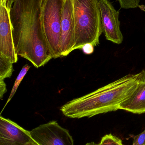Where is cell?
<instances>
[{"mask_svg":"<svg viewBox=\"0 0 145 145\" xmlns=\"http://www.w3.org/2000/svg\"><path fill=\"white\" fill-rule=\"evenodd\" d=\"M75 46V23L72 0H64L60 34L61 57L73 51Z\"/></svg>","mask_w":145,"mask_h":145,"instance_id":"ba28073f","label":"cell"},{"mask_svg":"<svg viewBox=\"0 0 145 145\" xmlns=\"http://www.w3.org/2000/svg\"><path fill=\"white\" fill-rule=\"evenodd\" d=\"M94 46L91 44H88L84 46L82 49L83 52L87 54H90L93 53L94 51Z\"/></svg>","mask_w":145,"mask_h":145,"instance_id":"2e32d148","label":"cell"},{"mask_svg":"<svg viewBox=\"0 0 145 145\" xmlns=\"http://www.w3.org/2000/svg\"><path fill=\"white\" fill-rule=\"evenodd\" d=\"M30 67L31 66L29 65L26 64L21 69V71H20V72L19 73L18 76H17V78H16V80H15L14 84L12 88V91H11V93H10V95H9V97L7 102H6V105L4 106L3 110L5 108L6 106L8 104L9 102L11 101L12 97H13L14 95L15 94V93H16L19 86L20 84L22 82L23 78H24L26 73L28 72V71L29 70Z\"/></svg>","mask_w":145,"mask_h":145,"instance_id":"7c38bea8","label":"cell"},{"mask_svg":"<svg viewBox=\"0 0 145 145\" xmlns=\"http://www.w3.org/2000/svg\"><path fill=\"white\" fill-rule=\"evenodd\" d=\"M26 145H40L39 144H37V142H36L35 140H33L32 138L31 139V140L27 143Z\"/></svg>","mask_w":145,"mask_h":145,"instance_id":"ac0fdd59","label":"cell"},{"mask_svg":"<svg viewBox=\"0 0 145 145\" xmlns=\"http://www.w3.org/2000/svg\"><path fill=\"white\" fill-rule=\"evenodd\" d=\"M101 15L103 32L108 40L117 44L123 41L120 28L119 12L116 10L109 0H98Z\"/></svg>","mask_w":145,"mask_h":145,"instance_id":"52a82bcc","label":"cell"},{"mask_svg":"<svg viewBox=\"0 0 145 145\" xmlns=\"http://www.w3.org/2000/svg\"><path fill=\"white\" fill-rule=\"evenodd\" d=\"M31 138L30 132L10 119L0 117V145H26Z\"/></svg>","mask_w":145,"mask_h":145,"instance_id":"9c48e42d","label":"cell"},{"mask_svg":"<svg viewBox=\"0 0 145 145\" xmlns=\"http://www.w3.org/2000/svg\"><path fill=\"white\" fill-rule=\"evenodd\" d=\"M14 0L0 1V53L9 58L13 63L18 61L12 33L10 12Z\"/></svg>","mask_w":145,"mask_h":145,"instance_id":"8992f818","label":"cell"},{"mask_svg":"<svg viewBox=\"0 0 145 145\" xmlns=\"http://www.w3.org/2000/svg\"><path fill=\"white\" fill-rule=\"evenodd\" d=\"M140 72L129 74L81 97L63 105L60 110L69 118H91L119 110L139 84Z\"/></svg>","mask_w":145,"mask_h":145,"instance_id":"7a4b0ae2","label":"cell"},{"mask_svg":"<svg viewBox=\"0 0 145 145\" xmlns=\"http://www.w3.org/2000/svg\"><path fill=\"white\" fill-rule=\"evenodd\" d=\"M13 64L9 58L0 53V81L11 77L14 71Z\"/></svg>","mask_w":145,"mask_h":145,"instance_id":"8fae6325","label":"cell"},{"mask_svg":"<svg viewBox=\"0 0 145 145\" xmlns=\"http://www.w3.org/2000/svg\"><path fill=\"white\" fill-rule=\"evenodd\" d=\"M121 8L124 9L139 7L140 0H117Z\"/></svg>","mask_w":145,"mask_h":145,"instance_id":"5bb4252c","label":"cell"},{"mask_svg":"<svg viewBox=\"0 0 145 145\" xmlns=\"http://www.w3.org/2000/svg\"><path fill=\"white\" fill-rule=\"evenodd\" d=\"M99 145H124L119 138L111 134L104 135L101 139Z\"/></svg>","mask_w":145,"mask_h":145,"instance_id":"4fadbf2b","label":"cell"},{"mask_svg":"<svg viewBox=\"0 0 145 145\" xmlns=\"http://www.w3.org/2000/svg\"><path fill=\"white\" fill-rule=\"evenodd\" d=\"M139 84L132 95L121 103L119 110L134 114L145 113V70L140 72Z\"/></svg>","mask_w":145,"mask_h":145,"instance_id":"30bf717a","label":"cell"},{"mask_svg":"<svg viewBox=\"0 0 145 145\" xmlns=\"http://www.w3.org/2000/svg\"><path fill=\"white\" fill-rule=\"evenodd\" d=\"M133 145H145V130L140 134L135 136Z\"/></svg>","mask_w":145,"mask_h":145,"instance_id":"9a60e30c","label":"cell"},{"mask_svg":"<svg viewBox=\"0 0 145 145\" xmlns=\"http://www.w3.org/2000/svg\"><path fill=\"white\" fill-rule=\"evenodd\" d=\"M15 52L35 68L52 59L41 20L39 0H14L10 12Z\"/></svg>","mask_w":145,"mask_h":145,"instance_id":"6da1fadb","label":"cell"},{"mask_svg":"<svg viewBox=\"0 0 145 145\" xmlns=\"http://www.w3.org/2000/svg\"><path fill=\"white\" fill-rule=\"evenodd\" d=\"M39 2L42 27L50 55L52 59L60 57L64 0H39Z\"/></svg>","mask_w":145,"mask_h":145,"instance_id":"277c9868","label":"cell"},{"mask_svg":"<svg viewBox=\"0 0 145 145\" xmlns=\"http://www.w3.org/2000/svg\"><path fill=\"white\" fill-rule=\"evenodd\" d=\"M139 8L141 10H143V11L145 12V6H144V5H140V7Z\"/></svg>","mask_w":145,"mask_h":145,"instance_id":"ffe728a7","label":"cell"},{"mask_svg":"<svg viewBox=\"0 0 145 145\" xmlns=\"http://www.w3.org/2000/svg\"><path fill=\"white\" fill-rule=\"evenodd\" d=\"M75 23L73 51L89 44L96 46L103 32L98 0H72Z\"/></svg>","mask_w":145,"mask_h":145,"instance_id":"3957f363","label":"cell"},{"mask_svg":"<svg viewBox=\"0 0 145 145\" xmlns=\"http://www.w3.org/2000/svg\"><path fill=\"white\" fill-rule=\"evenodd\" d=\"M85 145H99V144H96V143H94V142H90V143H87V144Z\"/></svg>","mask_w":145,"mask_h":145,"instance_id":"d6986e66","label":"cell"},{"mask_svg":"<svg viewBox=\"0 0 145 145\" xmlns=\"http://www.w3.org/2000/svg\"><path fill=\"white\" fill-rule=\"evenodd\" d=\"M7 91V85L4 81H0V98L2 99L4 95Z\"/></svg>","mask_w":145,"mask_h":145,"instance_id":"e0dca14e","label":"cell"},{"mask_svg":"<svg viewBox=\"0 0 145 145\" xmlns=\"http://www.w3.org/2000/svg\"><path fill=\"white\" fill-rule=\"evenodd\" d=\"M30 132L32 139L40 145H74L69 131L56 121L40 125Z\"/></svg>","mask_w":145,"mask_h":145,"instance_id":"5b68a950","label":"cell"}]
</instances>
